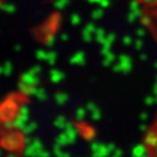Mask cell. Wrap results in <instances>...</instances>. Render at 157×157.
Here are the masks:
<instances>
[{
    "label": "cell",
    "instance_id": "3",
    "mask_svg": "<svg viewBox=\"0 0 157 157\" xmlns=\"http://www.w3.org/2000/svg\"><path fill=\"white\" fill-rule=\"evenodd\" d=\"M135 1H137V2H143V1H145V0H135Z\"/></svg>",
    "mask_w": 157,
    "mask_h": 157
},
{
    "label": "cell",
    "instance_id": "1",
    "mask_svg": "<svg viewBox=\"0 0 157 157\" xmlns=\"http://www.w3.org/2000/svg\"><path fill=\"white\" fill-rule=\"evenodd\" d=\"M143 151L145 157H157V113L144 133Z\"/></svg>",
    "mask_w": 157,
    "mask_h": 157
},
{
    "label": "cell",
    "instance_id": "2",
    "mask_svg": "<svg viewBox=\"0 0 157 157\" xmlns=\"http://www.w3.org/2000/svg\"><path fill=\"white\" fill-rule=\"evenodd\" d=\"M6 0H0V8H1V6L3 5V2H5Z\"/></svg>",
    "mask_w": 157,
    "mask_h": 157
}]
</instances>
